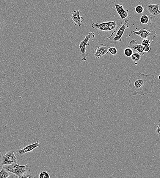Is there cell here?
<instances>
[{"instance_id": "obj_1", "label": "cell", "mask_w": 160, "mask_h": 178, "mask_svg": "<svg viewBox=\"0 0 160 178\" xmlns=\"http://www.w3.org/2000/svg\"><path fill=\"white\" fill-rule=\"evenodd\" d=\"M154 77L137 71L128 80L132 95L143 96L152 92Z\"/></svg>"}, {"instance_id": "obj_2", "label": "cell", "mask_w": 160, "mask_h": 178, "mask_svg": "<svg viewBox=\"0 0 160 178\" xmlns=\"http://www.w3.org/2000/svg\"><path fill=\"white\" fill-rule=\"evenodd\" d=\"M121 20H117L98 23H93L92 25V29L96 30L97 33L103 38L110 39L122 24Z\"/></svg>"}, {"instance_id": "obj_3", "label": "cell", "mask_w": 160, "mask_h": 178, "mask_svg": "<svg viewBox=\"0 0 160 178\" xmlns=\"http://www.w3.org/2000/svg\"><path fill=\"white\" fill-rule=\"evenodd\" d=\"M2 167L7 171L13 173L18 177L25 173H29L31 171V167L29 163L24 165H20L15 162L10 165H4Z\"/></svg>"}, {"instance_id": "obj_4", "label": "cell", "mask_w": 160, "mask_h": 178, "mask_svg": "<svg viewBox=\"0 0 160 178\" xmlns=\"http://www.w3.org/2000/svg\"><path fill=\"white\" fill-rule=\"evenodd\" d=\"M95 37V33L93 32H90L87 36H85V39L80 42L79 47L80 50V54L82 56L81 60L82 61L87 60L88 53L87 50V46L90 45V42L92 39Z\"/></svg>"}, {"instance_id": "obj_5", "label": "cell", "mask_w": 160, "mask_h": 178, "mask_svg": "<svg viewBox=\"0 0 160 178\" xmlns=\"http://www.w3.org/2000/svg\"><path fill=\"white\" fill-rule=\"evenodd\" d=\"M131 33L132 35H137L143 39L149 40L150 41H153L157 36L156 32L146 29L145 28H142L138 31L132 30Z\"/></svg>"}, {"instance_id": "obj_6", "label": "cell", "mask_w": 160, "mask_h": 178, "mask_svg": "<svg viewBox=\"0 0 160 178\" xmlns=\"http://www.w3.org/2000/svg\"><path fill=\"white\" fill-rule=\"evenodd\" d=\"M18 158L14 154V151L10 150L2 156L0 163L1 167L4 165H9L17 162Z\"/></svg>"}, {"instance_id": "obj_7", "label": "cell", "mask_w": 160, "mask_h": 178, "mask_svg": "<svg viewBox=\"0 0 160 178\" xmlns=\"http://www.w3.org/2000/svg\"><path fill=\"white\" fill-rule=\"evenodd\" d=\"M159 4H153L150 3H146L143 5L144 10L147 14L153 17H156L160 13L159 9Z\"/></svg>"}, {"instance_id": "obj_8", "label": "cell", "mask_w": 160, "mask_h": 178, "mask_svg": "<svg viewBox=\"0 0 160 178\" xmlns=\"http://www.w3.org/2000/svg\"><path fill=\"white\" fill-rule=\"evenodd\" d=\"M128 20H125L124 22L120 27L114 38L112 40L113 43L116 44L122 41V37L124 33L125 30L129 27L128 23Z\"/></svg>"}, {"instance_id": "obj_9", "label": "cell", "mask_w": 160, "mask_h": 178, "mask_svg": "<svg viewBox=\"0 0 160 178\" xmlns=\"http://www.w3.org/2000/svg\"><path fill=\"white\" fill-rule=\"evenodd\" d=\"M114 3L115 8L122 20L126 19L128 20L132 18V16L131 13L127 10H125L122 4Z\"/></svg>"}, {"instance_id": "obj_10", "label": "cell", "mask_w": 160, "mask_h": 178, "mask_svg": "<svg viewBox=\"0 0 160 178\" xmlns=\"http://www.w3.org/2000/svg\"><path fill=\"white\" fill-rule=\"evenodd\" d=\"M110 47V46L105 45L103 44H99L97 48L95 49V53L94 54L96 59H98L106 55L109 53L108 49Z\"/></svg>"}, {"instance_id": "obj_11", "label": "cell", "mask_w": 160, "mask_h": 178, "mask_svg": "<svg viewBox=\"0 0 160 178\" xmlns=\"http://www.w3.org/2000/svg\"><path fill=\"white\" fill-rule=\"evenodd\" d=\"M80 11L79 10L73 11L70 18L71 20L75 22L78 27H80L82 23L84 21V18L80 16Z\"/></svg>"}, {"instance_id": "obj_12", "label": "cell", "mask_w": 160, "mask_h": 178, "mask_svg": "<svg viewBox=\"0 0 160 178\" xmlns=\"http://www.w3.org/2000/svg\"><path fill=\"white\" fill-rule=\"evenodd\" d=\"M39 146V141L37 140L35 143L30 144L28 145L26 147L24 148L21 149L17 151V154L20 155H23L25 153H29L33 151L34 149Z\"/></svg>"}, {"instance_id": "obj_13", "label": "cell", "mask_w": 160, "mask_h": 178, "mask_svg": "<svg viewBox=\"0 0 160 178\" xmlns=\"http://www.w3.org/2000/svg\"><path fill=\"white\" fill-rule=\"evenodd\" d=\"M128 47L137 51L141 56L145 54V53L143 51V46L141 44L137 43V40L133 39L130 42Z\"/></svg>"}, {"instance_id": "obj_14", "label": "cell", "mask_w": 160, "mask_h": 178, "mask_svg": "<svg viewBox=\"0 0 160 178\" xmlns=\"http://www.w3.org/2000/svg\"><path fill=\"white\" fill-rule=\"evenodd\" d=\"M140 23L145 25H150L152 24V16L148 14H145L141 16L140 18Z\"/></svg>"}, {"instance_id": "obj_15", "label": "cell", "mask_w": 160, "mask_h": 178, "mask_svg": "<svg viewBox=\"0 0 160 178\" xmlns=\"http://www.w3.org/2000/svg\"><path fill=\"white\" fill-rule=\"evenodd\" d=\"M141 56L140 54L138 52H134L131 56L132 60L134 62H137L139 61L141 58Z\"/></svg>"}, {"instance_id": "obj_16", "label": "cell", "mask_w": 160, "mask_h": 178, "mask_svg": "<svg viewBox=\"0 0 160 178\" xmlns=\"http://www.w3.org/2000/svg\"><path fill=\"white\" fill-rule=\"evenodd\" d=\"M9 174L4 168H3L0 171V178H8Z\"/></svg>"}, {"instance_id": "obj_17", "label": "cell", "mask_w": 160, "mask_h": 178, "mask_svg": "<svg viewBox=\"0 0 160 178\" xmlns=\"http://www.w3.org/2000/svg\"><path fill=\"white\" fill-rule=\"evenodd\" d=\"M133 53V51L132 49L129 47L125 48L124 50V54L127 57H131Z\"/></svg>"}, {"instance_id": "obj_18", "label": "cell", "mask_w": 160, "mask_h": 178, "mask_svg": "<svg viewBox=\"0 0 160 178\" xmlns=\"http://www.w3.org/2000/svg\"><path fill=\"white\" fill-rule=\"evenodd\" d=\"M136 13L138 14H142L144 11L143 5H138L134 8Z\"/></svg>"}, {"instance_id": "obj_19", "label": "cell", "mask_w": 160, "mask_h": 178, "mask_svg": "<svg viewBox=\"0 0 160 178\" xmlns=\"http://www.w3.org/2000/svg\"><path fill=\"white\" fill-rule=\"evenodd\" d=\"M39 178H50V175L47 171H44L41 172L39 175Z\"/></svg>"}, {"instance_id": "obj_20", "label": "cell", "mask_w": 160, "mask_h": 178, "mask_svg": "<svg viewBox=\"0 0 160 178\" xmlns=\"http://www.w3.org/2000/svg\"><path fill=\"white\" fill-rule=\"evenodd\" d=\"M109 52L111 55L115 56L117 53V49L115 47H110L108 49Z\"/></svg>"}, {"instance_id": "obj_21", "label": "cell", "mask_w": 160, "mask_h": 178, "mask_svg": "<svg viewBox=\"0 0 160 178\" xmlns=\"http://www.w3.org/2000/svg\"><path fill=\"white\" fill-rule=\"evenodd\" d=\"M18 178H35L34 175L31 174H29V173H25V174H22L20 175L18 177Z\"/></svg>"}, {"instance_id": "obj_22", "label": "cell", "mask_w": 160, "mask_h": 178, "mask_svg": "<svg viewBox=\"0 0 160 178\" xmlns=\"http://www.w3.org/2000/svg\"><path fill=\"white\" fill-rule=\"evenodd\" d=\"M150 42L149 40L147 39H143L141 42V44L143 46L147 45H150Z\"/></svg>"}, {"instance_id": "obj_23", "label": "cell", "mask_w": 160, "mask_h": 178, "mask_svg": "<svg viewBox=\"0 0 160 178\" xmlns=\"http://www.w3.org/2000/svg\"><path fill=\"white\" fill-rule=\"evenodd\" d=\"M151 50L150 45H147L143 46V51L144 53H148Z\"/></svg>"}, {"instance_id": "obj_24", "label": "cell", "mask_w": 160, "mask_h": 178, "mask_svg": "<svg viewBox=\"0 0 160 178\" xmlns=\"http://www.w3.org/2000/svg\"><path fill=\"white\" fill-rule=\"evenodd\" d=\"M160 120H159L158 124V125L157 126L156 130V132L157 134V135H158L159 136H160Z\"/></svg>"}, {"instance_id": "obj_25", "label": "cell", "mask_w": 160, "mask_h": 178, "mask_svg": "<svg viewBox=\"0 0 160 178\" xmlns=\"http://www.w3.org/2000/svg\"><path fill=\"white\" fill-rule=\"evenodd\" d=\"M12 174L11 175V176L9 175V177L8 178H18V176L16 175L13 174Z\"/></svg>"}, {"instance_id": "obj_26", "label": "cell", "mask_w": 160, "mask_h": 178, "mask_svg": "<svg viewBox=\"0 0 160 178\" xmlns=\"http://www.w3.org/2000/svg\"><path fill=\"white\" fill-rule=\"evenodd\" d=\"M159 79H160V78H159Z\"/></svg>"}]
</instances>
